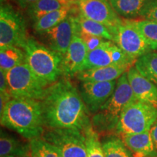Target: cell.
Listing matches in <instances>:
<instances>
[{
	"instance_id": "obj_1",
	"label": "cell",
	"mask_w": 157,
	"mask_h": 157,
	"mask_svg": "<svg viewBox=\"0 0 157 157\" xmlns=\"http://www.w3.org/2000/svg\"><path fill=\"white\" fill-rule=\"evenodd\" d=\"M39 101L45 129H75L84 133L92 127L90 111L68 78H59L48 86Z\"/></svg>"
},
{
	"instance_id": "obj_2",
	"label": "cell",
	"mask_w": 157,
	"mask_h": 157,
	"mask_svg": "<svg viewBox=\"0 0 157 157\" xmlns=\"http://www.w3.org/2000/svg\"><path fill=\"white\" fill-rule=\"evenodd\" d=\"M1 124L27 139L41 137L45 130L40 101L11 98L4 108Z\"/></svg>"
},
{
	"instance_id": "obj_3",
	"label": "cell",
	"mask_w": 157,
	"mask_h": 157,
	"mask_svg": "<svg viewBox=\"0 0 157 157\" xmlns=\"http://www.w3.org/2000/svg\"><path fill=\"white\" fill-rule=\"evenodd\" d=\"M136 101L127 71L118 78L113 94L92 118L94 130L104 132L117 129L121 113L129 104Z\"/></svg>"
},
{
	"instance_id": "obj_4",
	"label": "cell",
	"mask_w": 157,
	"mask_h": 157,
	"mask_svg": "<svg viewBox=\"0 0 157 157\" xmlns=\"http://www.w3.org/2000/svg\"><path fill=\"white\" fill-rule=\"evenodd\" d=\"M23 50L25 53V63L48 87L62 76L63 55L31 37H29Z\"/></svg>"
},
{
	"instance_id": "obj_5",
	"label": "cell",
	"mask_w": 157,
	"mask_h": 157,
	"mask_svg": "<svg viewBox=\"0 0 157 157\" xmlns=\"http://www.w3.org/2000/svg\"><path fill=\"white\" fill-rule=\"evenodd\" d=\"M6 76L12 98L40 101L48 87L25 63L6 72Z\"/></svg>"
},
{
	"instance_id": "obj_6",
	"label": "cell",
	"mask_w": 157,
	"mask_h": 157,
	"mask_svg": "<svg viewBox=\"0 0 157 157\" xmlns=\"http://www.w3.org/2000/svg\"><path fill=\"white\" fill-rule=\"evenodd\" d=\"M156 121L157 108L136 101L129 104L121 113L117 127V132L119 135L148 132Z\"/></svg>"
},
{
	"instance_id": "obj_7",
	"label": "cell",
	"mask_w": 157,
	"mask_h": 157,
	"mask_svg": "<svg viewBox=\"0 0 157 157\" xmlns=\"http://www.w3.org/2000/svg\"><path fill=\"white\" fill-rule=\"evenodd\" d=\"M26 25L22 15L7 4L0 7V48L15 46L23 50L28 40Z\"/></svg>"
},
{
	"instance_id": "obj_8",
	"label": "cell",
	"mask_w": 157,
	"mask_h": 157,
	"mask_svg": "<svg viewBox=\"0 0 157 157\" xmlns=\"http://www.w3.org/2000/svg\"><path fill=\"white\" fill-rule=\"evenodd\" d=\"M41 137L57 147L63 157H87L86 137L81 131L45 129Z\"/></svg>"
},
{
	"instance_id": "obj_9",
	"label": "cell",
	"mask_w": 157,
	"mask_h": 157,
	"mask_svg": "<svg viewBox=\"0 0 157 157\" xmlns=\"http://www.w3.org/2000/svg\"><path fill=\"white\" fill-rule=\"evenodd\" d=\"M114 43L135 60L154 51L140 31L127 20H123V23L116 28Z\"/></svg>"
},
{
	"instance_id": "obj_10",
	"label": "cell",
	"mask_w": 157,
	"mask_h": 157,
	"mask_svg": "<svg viewBox=\"0 0 157 157\" xmlns=\"http://www.w3.org/2000/svg\"><path fill=\"white\" fill-rule=\"evenodd\" d=\"M135 61L114 42L106 41L99 48L88 52L82 71L110 66H126L130 68Z\"/></svg>"
},
{
	"instance_id": "obj_11",
	"label": "cell",
	"mask_w": 157,
	"mask_h": 157,
	"mask_svg": "<svg viewBox=\"0 0 157 157\" xmlns=\"http://www.w3.org/2000/svg\"><path fill=\"white\" fill-rule=\"evenodd\" d=\"M79 13L92 21L101 23L114 31L123 20L114 10L109 0H84L78 4Z\"/></svg>"
},
{
	"instance_id": "obj_12",
	"label": "cell",
	"mask_w": 157,
	"mask_h": 157,
	"mask_svg": "<svg viewBox=\"0 0 157 157\" xmlns=\"http://www.w3.org/2000/svg\"><path fill=\"white\" fill-rule=\"evenodd\" d=\"M117 80L111 82H81L78 92L90 113H96L112 95Z\"/></svg>"
},
{
	"instance_id": "obj_13",
	"label": "cell",
	"mask_w": 157,
	"mask_h": 157,
	"mask_svg": "<svg viewBox=\"0 0 157 157\" xmlns=\"http://www.w3.org/2000/svg\"><path fill=\"white\" fill-rule=\"evenodd\" d=\"M77 28L75 17L69 15L60 24L40 34L44 36L49 48L63 56L69 48Z\"/></svg>"
},
{
	"instance_id": "obj_14",
	"label": "cell",
	"mask_w": 157,
	"mask_h": 157,
	"mask_svg": "<svg viewBox=\"0 0 157 157\" xmlns=\"http://www.w3.org/2000/svg\"><path fill=\"white\" fill-rule=\"evenodd\" d=\"M88 52V49L82 39L77 34L74 35L69 48L63 57L62 76L69 78L82 71Z\"/></svg>"
},
{
	"instance_id": "obj_15",
	"label": "cell",
	"mask_w": 157,
	"mask_h": 157,
	"mask_svg": "<svg viewBox=\"0 0 157 157\" xmlns=\"http://www.w3.org/2000/svg\"><path fill=\"white\" fill-rule=\"evenodd\" d=\"M127 77L137 101L157 108V85L143 76L135 66L127 71Z\"/></svg>"
},
{
	"instance_id": "obj_16",
	"label": "cell",
	"mask_w": 157,
	"mask_h": 157,
	"mask_svg": "<svg viewBox=\"0 0 157 157\" xmlns=\"http://www.w3.org/2000/svg\"><path fill=\"white\" fill-rule=\"evenodd\" d=\"M126 66H110L81 71L75 76L80 82H111L117 80L127 72Z\"/></svg>"
},
{
	"instance_id": "obj_17",
	"label": "cell",
	"mask_w": 157,
	"mask_h": 157,
	"mask_svg": "<svg viewBox=\"0 0 157 157\" xmlns=\"http://www.w3.org/2000/svg\"><path fill=\"white\" fill-rule=\"evenodd\" d=\"M126 146L138 156H154L156 154L150 131L137 134L120 135Z\"/></svg>"
},
{
	"instance_id": "obj_18",
	"label": "cell",
	"mask_w": 157,
	"mask_h": 157,
	"mask_svg": "<svg viewBox=\"0 0 157 157\" xmlns=\"http://www.w3.org/2000/svg\"><path fill=\"white\" fill-rule=\"evenodd\" d=\"M7 156L30 157V146H29V144H25L15 137L1 131L0 156Z\"/></svg>"
},
{
	"instance_id": "obj_19",
	"label": "cell",
	"mask_w": 157,
	"mask_h": 157,
	"mask_svg": "<svg viewBox=\"0 0 157 157\" xmlns=\"http://www.w3.org/2000/svg\"><path fill=\"white\" fill-rule=\"evenodd\" d=\"M119 16L127 19L141 17L151 0H109Z\"/></svg>"
},
{
	"instance_id": "obj_20",
	"label": "cell",
	"mask_w": 157,
	"mask_h": 157,
	"mask_svg": "<svg viewBox=\"0 0 157 157\" xmlns=\"http://www.w3.org/2000/svg\"><path fill=\"white\" fill-rule=\"evenodd\" d=\"M71 11V5L66 6L58 10L51 12L35 21L34 23V30L39 34H42L54 28L69 16Z\"/></svg>"
},
{
	"instance_id": "obj_21",
	"label": "cell",
	"mask_w": 157,
	"mask_h": 157,
	"mask_svg": "<svg viewBox=\"0 0 157 157\" xmlns=\"http://www.w3.org/2000/svg\"><path fill=\"white\" fill-rule=\"evenodd\" d=\"M75 20L78 28L84 32L114 42V34L106 25L88 19L80 13L75 17Z\"/></svg>"
},
{
	"instance_id": "obj_22",
	"label": "cell",
	"mask_w": 157,
	"mask_h": 157,
	"mask_svg": "<svg viewBox=\"0 0 157 157\" xmlns=\"http://www.w3.org/2000/svg\"><path fill=\"white\" fill-rule=\"evenodd\" d=\"M25 63V53L21 48L15 46L0 48V69L7 72Z\"/></svg>"
},
{
	"instance_id": "obj_23",
	"label": "cell",
	"mask_w": 157,
	"mask_h": 157,
	"mask_svg": "<svg viewBox=\"0 0 157 157\" xmlns=\"http://www.w3.org/2000/svg\"><path fill=\"white\" fill-rule=\"evenodd\" d=\"M71 2L63 0H38L27 8L28 14L34 22L48 13L71 5Z\"/></svg>"
},
{
	"instance_id": "obj_24",
	"label": "cell",
	"mask_w": 157,
	"mask_h": 157,
	"mask_svg": "<svg viewBox=\"0 0 157 157\" xmlns=\"http://www.w3.org/2000/svg\"><path fill=\"white\" fill-rule=\"evenodd\" d=\"M134 66L143 76L157 85V52H151L140 57Z\"/></svg>"
},
{
	"instance_id": "obj_25",
	"label": "cell",
	"mask_w": 157,
	"mask_h": 157,
	"mask_svg": "<svg viewBox=\"0 0 157 157\" xmlns=\"http://www.w3.org/2000/svg\"><path fill=\"white\" fill-rule=\"evenodd\" d=\"M102 148L105 157H132L129 149L119 137H106L101 141Z\"/></svg>"
},
{
	"instance_id": "obj_26",
	"label": "cell",
	"mask_w": 157,
	"mask_h": 157,
	"mask_svg": "<svg viewBox=\"0 0 157 157\" xmlns=\"http://www.w3.org/2000/svg\"><path fill=\"white\" fill-rule=\"evenodd\" d=\"M127 21L140 31L141 34L151 45L153 50H157V22L146 19H127Z\"/></svg>"
},
{
	"instance_id": "obj_27",
	"label": "cell",
	"mask_w": 157,
	"mask_h": 157,
	"mask_svg": "<svg viewBox=\"0 0 157 157\" xmlns=\"http://www.w3.org/2000/svg\"><path fill=\"white\" fill-rule=\"evenodd\" d=\"M31 154L37 157H63L60 150L42 137L29 140Z\"/></svg>"
},
{
	"instance_id": "obj_28",
	"label": "cell",
	"mask_w": 157,
	"mask_h": 157,
	"mask_svg": "<svg viewBox=\"0 0 157 157\" xmlns=\"http://www.w3.org/2000/svg\"><path fill=\"white\" fill-rule=\"evenodd\" d=\"M86 137L87 157H105L99 136L92 126L84 132Z\"/></svg>"
},
{
	"instance_id": "obj_29",
	"label": "cell",
	"mask_w": 157,
	"mask_h": 157,
	"mask_svg": "<svg viewBox=\"0 0 157 157\" xmlns=\"http://www.w3.org/2000/svg\"><path fill=\"white\" fill-rule=\"evenodd\" d=\"M76 34H77L78 36L82 39V41H83L84 44L87 46L89 52L95 50L96 48H99V47L103 44L104 42H105L106 41H109L106 40V39L101 38V37L94 36V35L89 34H87V33L84 32V31L80 30L78 28H77V31H76Z\"/></svg>"
},
{
	"instance_id": "obj_30",
	"label": "cell",
	"mask_w": 157,
	"mask_h": 157,
	"mask_svg": "<svg viewBox=\"0 0 157 157\" xmlns=\"http://www.w3.org/2000/svg\"><path fill=\"white\" fill-rule=\"evenodd\" d=\"M141 17L143 19L157 22V0H151Z\"/></svg>"
},
{
	"instance_id": "obj_31",
	"label": "cell",
	"mask_w": 157,
	"mask_h": 157,
	"mask_svg": "<svg viewBox=\"0 0 157 157\" xmlns=\"http://www.w3.org/2000/svg\"><path fill=\"white\" fill-rule=\"evenodd\" d=\"M0 93L3 94H10L8 83H7L6 72L0 69Z\"/></svg>"
},
{
	"instance_id": "obj_32",
	"label": "cell",
	"mask_w": 157,
	"mask_h": 157,
	"mask_svg": "<svg viewBox=\"0 0 157 157\" xmlns=\"http://www.w3.org/2000/svg\"><path fill=\"white\" fill-rule=\"evenodd\" d=\"M17 5H19L21 8H28L30 6L36 2L38 0H13Z\"/></svg>"
},
{
	"instance_id": "obj_33",
	"label": "cell",
	"mask_w": 157,
	"mask_h": 157,
	"mask_svg": "<svg viewBox=\"0 0 157 157\" xmlns=\"http://www.w3.org/2000/svg\"><path fill=\"white\" fill-rule=\"evenodd\" d=\"M151 135L153 143H154L155 149L157 151V121L154 124V126L152 127V128L150 130Z\"/></svg>"
},
{
	"instance_id": "obj_34",
	"label": "cell",
	"mask_w": 157,
	"mask_h": 157,
	"mask_svg": "<svg viewBox=\"0 0 157 157\" xmlns=\"http://www.w3.org/2000/svg\"><path fill=\"white\" fill-rule=\"evenodd\" d=\"M70 1L71 3H74V4H76V5H78V3L84 1V0H70Z\"/></svg>"
},
{
	"instance_id": "obj_35",
	"label": "cell",
	"mask_w": 157,
	"mask_h": 157,
	"mask_svg": "<svg viewBox=\"0 0 157 157\" xmlns=\"http://www.w3.org/2000/svg\"><path fill=\"white\" fill-rule=\"evenodd\" d=\"M1 157H17V156H1Z\"/></svg>"
},
{
	"instance_id": "obj_36",
	"label": "cell",
	"mask_w": 157,
	"mask_h": 157,
	"mask_svg": "<svg viewBox=\"0 0 157 157\" xmlns=\"http://www.w3.org/2000/svg\"><path fill=\"white\" fill-rule=\"evenodd\" d=\"M30 157H37V156H34V155H31V156H30Z\"/></svg>"
},
{
	"instance_id": "obj_37",
	"label": "cell",
	"mask_w": 157,
	"mask_h": 157,
	"mask_svg": "<svg viewBox=\"0 0 157 157\" xmlns=\"http://www.w3.org/2000/svg\"><path fill=\"white\" fill-rule=\"evenodd\" d=\"M63 1H66V2H71L70 0H63Z\"/></svg>"
}]
</instances>
